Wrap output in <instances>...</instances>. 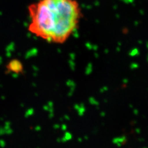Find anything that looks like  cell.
Returning <instances> with one entry per match:
<instances>
[{
	"label": "cell",
	"instance_id": "6da1fadb",
	"mask_svg": "<svg viewBox=\"0 0 148 148\" xmlns=\"http://www.w3.org/2000/svg\"><path fill=\"white\" fill-rule=\"evenodd\" d=\"M32 34L48 43L62 44L76 30L82 16L76 0H38L28 6Z\"/></svg>",
	"mask_w": 148,
	"mask_h": 148
}]
</instances>
